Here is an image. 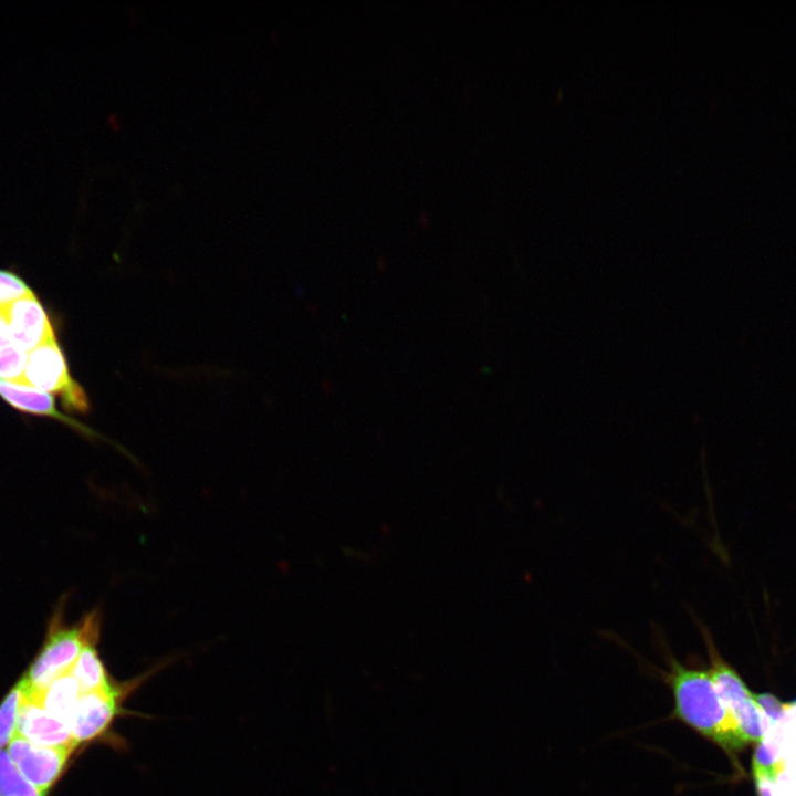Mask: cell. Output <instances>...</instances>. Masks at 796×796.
<instances>
[{
    "label": "cell",
    "instance_id": "obj_12",
    "mask_svg": "<svg viewBox=\"0 0 796 796\" xmlns=\"http://www.w3.org/2000/svg\"><path fill=\"white\" fill-rule=\"evenodd\" d=\"M0 796H44L23 778L3 748L0 750Z\"/></svg>",
    "mask_w": 796,
    "mask_h": 796
},
{
    "label": "cell",
    "instance_id": "obj_10",
    "mask_svg": "<svg viewBox=\"0 0 796 796\" xmlns=\"http://www.w3.org/2000/svg\"><path fill=\"white\" fill-rule=\"evenodd\" d=\"M70 672L77 680L83 692L104 690L115 683L111 680L98 654L96 642L83 648Z\"/></svg>",
    "mask_w": 796,
    "mask_h": 796
},
{
    "label": "cell",
    "instance_id": "obj_16",
    "mask_svg": "<svg viewBox=\"0 0 796 796\" xmlns=\"http://www.w3.org/2000/svg\"><path fill=\"white\" fill-rule=\"evenodd\" d=\"M753 698L769 723L777 722L793 704L784 703L771 693H753Z\"/></svg>",
    "mask_w": 796,
    "mask_h": 796
},
{
    "label": "cell",
    "instance_id": "obj_2",
    "mask_svg": "<svg viewBox=\"0 0 796 796\" xmlns=\"http://www.w3.org/2000/svg\"><path fill=\"white\" fill-rule=\"evenodd\" d=\"M61 610L52 618L45 641L23 675L31 691H40L69 672L83 648L98 642L102 627L98 609L87 612L72 627L64 624Z\"/></svg>",
    "mask_w": 796,
    "mask_h": 796
},
{
    "label": "cell",
    "instance_id": "obj_8",
    "mask_svg": "<svg viewBox=\"0 0 796 796\" xmlns=\"http://www.w3.org/2000/svg\"><path fill=\"white\" fill-rule=\"evenodd\" d=\"M0 397L22 412L48 416L65 422L88 437H100L98 433L92 429L57 411L54 399L49 392L28 385L0 379Z\"/></svg>",
    "mask_w": 796,
    "mask_h": 796
},
{
    "label": "cell",
    "instance_id": "obj_3",
    "mask_svg": "<svg viewBox=\"0 0 796 796\" xmlns=\"http://www.w3.org/2000/svg\"><path fill=\"white\" fill-rule=\"evenodd\" d=\"M45 392L59 394L66 408L87 411L83 388L72 378L65 356L55 337L28 353L22 383Z\"/></svg>",
    "mask_w": 796,
    "mask_h": 796
},
{
    "label": "cell",
    "instance_id": "obj_6",
    "mask_svg": "<svg viewBox=\"0 0 796 796\" xmlns=\"http://www.w3.org/2000/svg\"><path fill=\"white\" fill-rule=\"evenodd\" d=\"M0 314L12 342L28 353L55 337L48 314L34 293L18 300Z\"/></svg>",
    "mask_w": 796,
    "mask_h": 796
},
{
    "label": "cell",
    "instance_id": "obj_11",
    "mask_svg": "<svg viewBox=\"0 0 796 796\" xmlns=\"http://www.w3.org/2000/svg\"><path fill=\"white\" fill-rule=\"evenodd\" d=\"M25 690L27 682L21 678L0 704V750L8 745L15 735L18 715Z\"/></svg>",
    "mask_w": 796,
    "mask_h": 796
},
{
    "label": "cell",
    "instance_id": "obj_13",
    "mask_svg": "<svg viewBox=\"0 0 796 796\" xmlns=\"http://www.w3.org/2000/svg\"><path fill=\"white\" fill-rule=\"evenodd\" d=\"M27 359L28 352L14 343L0 348V379L21 384Z\"/></svg>",
    "mask_w": 796,
    "mask_h": 796
},
{
    "label": "cell",
    "instance_id": "obj_15",
    "mask_svg": "<svg viewBox=\"0 0 796 796\" xmlns=\"http://www.w3.org/2000/svg\"><path fill=\"white\" fill-rule=\"evenodd\" d=\"M776 754L777 752L772 743L764 740L758 742L753 756V775H766L775 778L777 774Z\"/></svg>",
    "mask_w": 796,
    "mask_h": 796
},
{
    "label": "cell",
    "instance_id": "obj_18",
    "mask_svg": "<svg viewBox=\"0 0 796 796\" xmlns=\"http://www.w3.org/2000/svg\"><path fill=\"white\" fill-rule=\"evenodd\" d=\"M11 343L13 342L11 339L8 325L2 315L0 314V348L6 347Z\"/></svg>",
    "mask_w": 796,
    "mask_h": 796
},
{
    "label": "cell",
    "instance_id": "obj_17",
    "mask_svg": "<svg viewBox=\"0 0 796 796\" xmlns=\"http://www.w3.org/2000/svg\"><path fill=\"white\" fill-rule=\"evenodd\" d=\"M755 783H756V793L757 796H773V783L774 777L766 776V775H758L754 776Z\"/></svg>",
    "mask_w": 796,
    "mask_h": 796
},
{
    "label": "cell",
    "instance_id": "obj_14",
    "mask_svg": "<svg viewBox=\"0 0 796 796\" xmlns=\"http://www.w3.org/2000/svg\"><path fill=\"white\" fill-rule=\"evenodd\" d=\"M33 294L17 274L0 269V313L20 298Z\"/></svg>",
    "mask_w": 796,
    "mask_h": 796
},
{
    "label": "cell",
    "instance_id": "obj_5",
    "mask_svg": "<svg viewBox=\"0 0 796 796\" xmlns=\"http://www.w3.org/2000/svg\"><path fill=\"white\" fill-rule=\"evenodd\" d=\"M75 750V746L35 745L17 734L8 744V755L18 772L44 796Z\"/></svg>",
    "mask_w": 796,
    "mask_h": 796
},
{
    "label": "cell",
    "instance_id": "obj_9",
    "mask_svg": "<svg viewBox=\"0 0 796 796\" xmlns=\"http://www.w3.org/2000/svg\"><path fill=\"white\" fill-rule=\"evenodd\" d=\"M28 694L36 700L49 713L70 725L83 690L69 671L40 691H31L28 685Z\"/></svg>",
    "mask_w": 796,
    "mask_h": 796
},
{
    "label": "cell",
    "instance_id": "obj_4",
    "mask_svg": "<svg viewBox=\"0 0 796 796\" xmlns=\"http://www.w3.org/2000/svg\"><path fill=\"white\" fill-rule=\"evenodd\" d=\"M148 675L112 687L83 692L70 721L74 742L80 745L102 735L113 724L122 709V701Z\"/></svg>",
    "mask_w": 796,
    "mask_h": 796
},
{
    "label": "cell",
    "instance_id": "obj_7",
    "mask_svg": "<svg viewBox=\"0 0 796 796\" xmlns=\"http://www.w3.org/2000/svg\"><path fill=\"white\" fill-rule=\"evenodd\" d=\"M15 734L40 746H78L72 737L70 725L49 713L31 698L28 694V684L18 715Z\"/></svg>",
    "mask_w": 796,
    "mask_h": 796
},
{
    "label": "cell",
    "instance_id": "obj_1",
    "mask_svg": "<svg viewBox=\"0 0 796 796\" xmlns=\"http://www.w3.org/2000/svg\"><path fill=\"white\" fill-rule=\"evenodd\" d=\"M667 668L658 670L673 698L671 719L713 742L727 754L745 745L732 715L721 699L708 669L689 667L664 652Z\"/></svg>",
    "mask_w": 796,
    "mask_h": 796
}]
</instances>
